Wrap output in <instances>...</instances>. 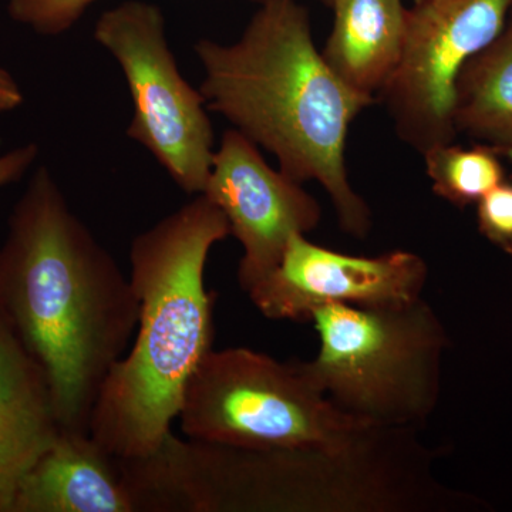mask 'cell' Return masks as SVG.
I'll return each instance as SVG.
<instances>
[{
	"label": "cell",
	"mask_w": 512,
	"mask_h": 512,
	"mask_svg": "<svg viewBox=\"0 0 512 512\" xmlns=\"http://www.w3.org/2000/svg\"><path fill=\"white\" fill-rule=\"evenodd\" d=\"M207 109L274 154L298 183L318 181L343 232L365 238L372 211L349 181L346 141L356 117L376 99L333 72L313 42L309 10L296 0L259 6L241 39L194 45Z\"/></svg>",
	"instance_id": "7a4b0ae2"
},
{
	"label": "cell",
	"mask_w": 512,
	"mask_h": 512,
	"mask_svg": "<svg viewBox=\"0 0 512 512\" xmlns=\"http://www.w3.org/2000/svg\"><path fill=\"white\" fill-rule=\"evenodd\" d=\"M39 146L36 143H26L23 146L0 153V188L19 181L39 157Z\"/></svg>",
	"instance_id": "e0dca14e"
},
{
	"label": "cell",
	"mask_w": 512,
	"mask_h": 512,
	"mask_svg": "<svg viewBox=\"0 0 512 512\" xmlns=\"http://www.w3.org/2000/svg\"><path fill=\"white\" fill-rule=\"evenodd\" d=\"M25 103V94L13 74L0 66V113L18 110Z\"/></svg>",
	"instance_id": "ac0fdd59"
},
{
	"label": "cell",
	"mask_w": 512,
	"mask_h": 512,
	"mask_svg": "<svg viewBox=\"0 0 512 512\" xmlns=\"http://www.w3.org/2000/svg\"><path fill=\"white\" fill-rule=\"evenodd\" d=\"M414 3H419L421 0H413Z\"/></svg>",
	"instance_id": "7402d4cb"
},
{
	"label": "cell",
	"mask_w": 512,
	"mask_h": 512,
	"mask_svg": "<svg viewBox=\"0 0 512 512\" xmlns=\"http://www.w3.org/2000/svg\"><path fill=\"white\" fill-rule=\"evenodd\" d=\"M252 3H258L259 6L264 5V3L269 2V0H249Z\"/></svg>",
	"instance_id": "ffe728a7"
},
{
	"label": "cell",
	"mask_w": 512,
	"mask_h": 512,
	"mask_svg": "<svg viewBox=\"0 0 512 512\" xmlns=\"http://www.w3.org/2000/svg\"><path fill=\"white\" fill-rule=\"evenodd\" d=\"M202 194L227 217L244 249L238 266L244 292L274 271L292 235H308L322 220L316 198L274 170L254 141L235 128L222 134Z\"/></svg>",
	"instance_id": "9c48e42d"
},
{
	"label": "cell",
	"mask_w": 512,
	"mask_h": 512,
	"mask_svg": "<svg viewBox=\"0 0 512 512\" xmlns=\"http://www.w3.org/2000/svg\"><path fill=\"white\" fill-rule=\"evenodd\" d=\"M427 275L426 261L414 252L348 255L295 234L279 265L247 293L265 318L309 322L322 306L383 308L412 303L423 295Z\"/></svg>",
	"instance_id": "ba28073f"
},
{
	"label": "cell",
	"mask_w": 512,
	"mask_h": 512,
	"mask_svg": "<svg viewBox=\"0 0 512 512\" xmlns=\"http://www.w3.org/2000/svg\"><path fill=\"white\" fill-rule=\"evenodd\" d=\"M93 37L126 77L133 100L127 137L150 151L180 190L202 194L214 160V128L200 89L178 70L161 9L140 0L121 3L97 19Z\"/></svg>",
	"instance_id": "8992f818"
},
{
	"label": "cell",
	"mask_w": 512,
	"mask_h": 512,
	"mask_svg": "<svg viewBox=\"0 0 512 512\" xmlns=\"http://www.w3.org/2000/svg\"><path fill=\"white\" fill-rule=\"evenodd\" d=\"M497 151H503V153L505 154V156H507L508 158H510V161L512 163V147L510 148H504V150H497Z\"/></svg>",
	"instance_id": "d6986e66"
},
{
	"label": "cell",
	"mask_w": 512,
	"mask_h": 512,
	"mask_svg": "<svg viewBox=\"0 0 512 512\" xmlns=\"http://www.w3.org/2000/svg\"><path fill=\"white\" fill-rule=\"evenodd\" d=\"M481 235L512 256V183H501L477 202Z\"/></svg>",
	"instance_id": "2e32d148"
},
{
	"label": "cell",
	"mask_w": 512,
	"mask_h": 512,
	"mask_svg": "<svg viewBox=\"0 0 512 512\" xmlns=\"http://www.w3.org/2000/svg\"><path fill=\"white\" fill-rule=\"evenodd\" d=\"M59 433L45 373L0 311V512Z\"/></svg>",
	"instance_id": "8fae6325"
},
{
	"label": "cell",
	"mask_w": 512,
	"mask_h": 512,
	"mask_svg": "<svg viewBox=\"0 0 512 512\" xmlns=\"http://www.w3.org/2000/svg\"><path fill=\"white\" fill-rule=\"evenodd\" d=\"M512 0H421L407 12L399 69L380 96L397 136L419 151L453 143L461 70L503 32Z\"/></svg>",
	"instance_id": "52a82bcc"
},
{
	"label": "cell",
	"mask_w": 512,
	"mask_h": 512,
	"mask_svg": "<svg viewBox=\"0 0 512 512\" xmlns=\"http://www.w3.org/2000/svg\"><path fill=\"white\" fill-rule=\"evenodd\" d=\"M185 437L256 450L342 443L372 426L338 409L303 373L248 348L212 349L185 387Z\"/></svg>",
	"instance_id": "5b68a950"
},
{
	"label": "cell",
	"mask_w": 512,
	"mask_h": 512,
	"mask_svg": "<svg viewBox=\"0 0 512 512\" xmlns=\"http://www.w3.org/2000/svg\"><path fill=\"white\" fill-rule=\"evenodd\" d=\"M332 8L322 55L343 82L376 99L402 63L409 9L402 0H335Z\"/></svg>",
	"instance_id": "7c38bea8"
},
{
	"label": "cell",
	"mask_w": 512,
	"mask_h": 512,
	"mask_svg": "<svg viewBox=\"0 0 512 512\" xmlns=\"http://www.w3.org/2000/svg\"><path fill=\"white\" fill-rule=\"evenodd\" d=\"M315 359L303 373L349 416L382 429L419 430L439 404L448 335L417 299L383 308L328 305L311 315Z\"/></svg>",
	"instance_id": "277c9868"
},
{
	"label": "cell",
	"mask_w": 512,
	"mask_h": 512,
	"mask_svg": "<svg viewBox=\"0 0 512 512\" xmlns=\"http://www.w3.org/2000/svg\"><path fill=\"white\" fill-rule=\"evenodd\" d=\"M322 2L325 3V5H328L330 6V8H332L333 2H335V0H322Z\"/></svg>",
	"instance_id": "44dd1931"
},
{
	"label": "cell",
	"mask_w": 512,
	"mask_h": 512,
	"mask_svg": "<svg viewBox=\"0 0 512 512\" xmlns=\"http://www.w3.org/2000/svg\"><path fill=\"white\" fill-rule=\"evenodd\" d=\"M453 119L457 133L512 147V9L503 32L461 70Z\"/></svg>",
	"instance_id": "4fadbf2b"
},
{
	"label": "cell",
	"mask_w": 512,
	"mask_h": 512,
	"mask_svg": "<svg viewBox=\"0 0 512 512\" xmlns=\"http://www.w3.org/2000/svg\"><path fill=\"white\" fill-rule=\"evenodd\" d=\"M10 512H134L119 460L89 433L62 431L20 481Z\"/></svg>",
	"instance_id": "30bf717a"
},
{
	"label": "cell",
	"mask_w": 512,
	"mask_h": 512,
	"mask_svg": "<svg viewBox=\"0 0 512 512\" xmlns=\"http://www.w3.org/2000/svg\"><path fill=\"white\" fill-rule=\"evenodd\" d=\"M431 190L458 208L478 202L504 181V167L495 148H463L448 143L423 154Z\"/></svg>",
	"instance_id": "5bb4252c"
},
{
	"label": "cell",
	"mask_w": 512,
	"mask_h": 512,
	"mask_svg": "<svg viewBox=\"0 0 512 512\" xmlns=\"http://www.w3.org/2000/svg\"><path fill=\"white\" fill-rule=\"evenodd\" d=\"M229 235L227 217L198 194L131 242L136 335L111 369L89 427L114 457L148 456L173 431L185 387L214 349V293L205 268L211 249Z\"/></svg>",
	"instance_id": "3957f363"
},
{
	"label": "cell",
	"mask_w": 512,
	"mask_h": 512,
	"mask_svg": "<svg viewBox=\"0 0 512 512\" xmlns=\"http://www.w3.org/2000/svg\"><path fill=\"white\" fill-rule=\"evenodd\" d=\"M99 0H9L10 19L35 30L37 35L60 36L69 32Z\"/></svg>",
	"instance_id": "9a60e30c"
},
{
	"label": "cell",
	"mask_w": 512,
	"mask_h": 512,
	"mask_svg": "<svg viewBox=\"0 0 512 512\" xmlns=\"http://www.w3.org/2000/svg\"><path fill=\"white\" fill-rule=\"evenodd\" d=\"M0 311L45 373L59 429L89 433L101 389L136 335L140 302L45 165L0 245Z\"/></svg>",
	"instance_id": "6da1fadb"
}]
</instances>
